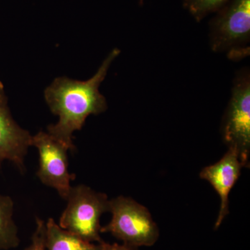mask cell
I'll return each mask as SVG.
<instances>
[{
	"label": "cell",
	"instance_id": "30bf717a",
	"mask_svg": "<svg viewBox=\"0 0 250 250\" xmlns=\"http://www.w3.org/2000/svg\"><path fill=\"white\" fill-rule=\"evenodd\" d=\"M14 211V202L11 197L0 194V250L12 249L19 246Z\"/></svg>",
	"mask_w": 250,
	"mask_h": 250
},
{
	"label": "cell",
	"instance_id": "5b68a950",
	"mask_svg": "<svg viewBox=\"0 0 250 250\" xmlns=\"http://www.w3.org/2000/svg\"><path fill=\"white\" fill-rule=\"evenodd\" d=\"M223 139L235 148L246 167L250 152V76L246 68L237 73L223 125Z\"/></svg>",
	"mask_w": 250,
	"mask_h": 250
},
{
	"label": "cell",
	"instance_id": "8fae6325",
	"mask_svg": "<svg viewBox=\"0 0 250 250\" xmlns=\"http://www.w3.org/2000/svg\"><path fill=\"white\" fill-rule=\"evenodd\" d=\"M229 0H184V6L195 18L200 22L211 13L218 12Z\"/></svg>",
	"mask_w": 250,
	"mask_h": 250
},
{
	"label": "cell",
	"instance_id": "4fadbf2b",
	"mask_svg": "<svg viewBox=\"0 0 250 250\" xmlns=\"http://www.w3.org/2000/svg\"><path fill=\"white\" fill-rule=\"evenodd\" d=\"M107 250H139V248L136 247L129 246V245L125 244L119 245L118 243H114L113 245H110L108 243Z\"/></svg>",
	"mask_w": 250,
	"mask_h": 250
},
{
	"label": "cell",
	"instance_id": "3957f363",
	"mask_svg": "<svg viewBox=\"0 0 250 250\" xmlns=\"http://www.w3.org/2000/svg\"><path fill=\"white\" fill-rule=\"evenodd\" d=\"M209 24V44L215 52H228L230 59L249 54L250 0H229Z\"/></svg>",
	"mask_w": 250,
	"mask_h": 250
},
{
	"label": "cell",
	"instance_id": "277c9868",
	"mask_svg": "<svg viewBox=\"0 0 250 250\" xmlns=\"http://www.w3.org/2000/svg\"><path fill=\"white\" fill-rule=\"evenodd\" d=\"M110 223L101 233H111L125 244L139 248L152 246L159 238V229L149 210L132 198L118 196L110 200Z\"/></svg>",
	"mask_w": 250,
	"mask_h": 250
},
{
	"label": "cell",
	"instance_id": "6da1fadb",
	"mask_svg": "<svg viewBox=\"0 0 250 250\" xmlns=\"http://www.w3.org/2000/svg\"><path fill=\"white\" fill-rule=\"evenodd\" d=\"M120 53V49L112 50L90 80L82 82L59 77L45 90L46 103L51 111L59 117L58 123L49 125L47 131L72 152L75 150L72 134L82 129L90 115H99L107 109L106 99L99 87Z\"/></svg>",
	"mask_w": 250,
	"mask_h": 250
},
{
	"label": "cell",
	"instance_id": "7a4b0ae2",
	"mask_svg": "<svg viewBox=\"0 0 250 250\" xmlns=\"http://www.w3.org/2000/svg\"><path fill=\"white\" fill-rule=\"evenodd\" d=\"M59 226L85 241L104 243L100 236V218L109 212L110 200L103 192L95 191L83 184L71 188Z\"/></svg>",
	"mask_w": 250,
	"mask_h": 250
},
{
	"label": "cell",
	"instance_id": "ba28073f",
	"mask_svg": "<svg viewBox=\"0 0 250 250\" xmlns=\"http://www.w3.org/2000/svg\"><path fill=\"white\" fill-rule=\"evenodd\" d=\"M32 136L13 119L4 85L0 82V162L7 160L14 163L21 172L25 169L24 159L28 148L31 146Z\"/></svg>",
	"mask_w": 250,
	"mask_h": 250
},
{
	"label": "cell",
	"instance_id": "9c48e42d",
	"mask_svg": "<svg viewBox=\"0 0 250 250\" xmlns=\"http://www.w3.org/2000/svg\"><path fill=\"white\" fill-rule=\"evenodd\" d=\"M46 225L47 250H107L108 243L94 244L63 229L49 218Z\"/></svg>",
	"mask_w": 250,
	"mask_h": 250
},
{
	"label": "cell",
	"instance_id": "8992f818",
	"mask_svg": "<svg viewBox=\"0 0 250 250\" xmlns=\"http://www.w3.org/2000/svg\"><path fill=\"white\" fill-rule=\"evenodd\" d=\"M32 146L39 151L38 177L44 185L53 188L66 200L72 188L70 182L75 179V174L69 172L67 151L70 149L48 132L43 131L32 136Z\"/></svg>",
	"mask_w": 250,
	"mask_h": 250
},
{
	"label": "cell",
	"instance_id": "52a82bcc",
	"mask_svg": "<svg viewBox=\"0 0 250 250\" xmlns=\"http://www.w3.org/2000/svg\"><path fill=\"white\" fill-rule=\"evenodd\" d=\"M246 167L241 160L240 154L235 148L229 147L226 154L218 162L202 169L201 179L211 184L220 197V207L215 229L220 228L224 219L229 213V195L241 175V170Z\"/></svg>",
	"mask_w": 250,
	"mask_h": 250
},
{
	"label": "cell",
	"instance_id": "7c38bea8",
	"mask_svg": "<svg viewBox=\"0 0 250 250\" xmlns=\"http://www.w3.org/2000/svg\"><path fill=\"white\" fill-rule=\"evenodd\" d=\"M36 231L31 238V245L24 250H47L45 223L39 218H36Z\"/></svg>",
	"mask_w": 250,
	"mask_h": 250
},
{
	"label": "cell",
	"instance_id": "5bb4252c",
	"mask_svg": "<svg viewBox=\"0 0 250 250\" xmlns=\"http://www.w3.org/2000/svg\"><path fill=\"white\" fill-rule=\"evenodd\" d=\"M143 1H144V0H140V4L142 5L143 4Z\"/></svg>",
	"mask_w": 250,
	"mask_h": 250
}]
</instances>
